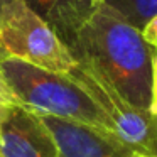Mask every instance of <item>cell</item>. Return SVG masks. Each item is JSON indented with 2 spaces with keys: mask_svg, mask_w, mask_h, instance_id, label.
<instances>
[{
  "mask_svg": "<svg viewBox=\"0 0 157 157\" xmlns=\"http://www.w3.org/2000/svg\"><path fill=\"white\" fill-rule=\"evenodd\" d=\"M69 51L78 63L106 79L128 105L149 112L154 49L139 29L100 2Z\"/></svg>",
  "mask_w": 157,
  "mask_h": 157,
  "instance_id": "cell-1",
  "label": "cell"
},
{
  "mask_svg": "<svg viewBox=\"0 0 157 157\" xmlns=\"http://www.w3.org/2000/svg\"><path fill=\"white\" fill-rule=\"evenodd\" d=\"M12 2H15V0H0V10L4 7H7V5H10Z\"/></svg>",
  "mask_w": 157,
  "mask_h": 157,
  "instance_id": "cell-13",
  "label": "cell"
},
{
  "mask_svg": "<svg viewBox=\"0 0 157 157\" xmlns=\"http://www.w3.org/2000/svg\"><path fill=\"white\" fill-rule=\"evenodd\" d=\"M0 22H2V12H0Z\"/></svg>",
  "mask_w": 157,
  "mask_h": 157,
  "instance_id": "cell-14",
  "label": "cell"
},
{
  "mask_svg": "<svg viewBox=\"0 0 157 157\" xmlns=\"http://www.w3.org/2000/svg\"><path fill=\"white\" fill-rule=\"evenodd\" d=\"M101 4L139 31L157 14V0H101Z\"/></svg>",
  "mask_w": 157,
  "mask_h": 157,
  "instance_id": "cell-8",
  "label": "cell"
},
{
  "mask_svg": "<svg viewBox=\"0 0 157 157\" xmlns=\"http://www.w3.org/2000/svg\"><path fill=\"white\" fill-rule=\"evenodd\" d=\"M0 12V59H19L58 73H69L76 66L69 48L24 0H15Z\"/></svg>",
  "mask_w": 157,
  "mask_h": 157,
  "instance_id": "cell-3",
  "label": "cell"
},
{
  "mask_svg": "<svg viewBox=\"0 0 157 157\" xmlns=\"http://www.w3.org/2000/svg\"><path fill=\"white\" fill-rule=\"evenodd\" d=\"M21 103L17 98H15L14 91L10 90V86L7 85V81L4 79V76L0 75V117L4 115L10 106Z\"/></svg>",
  "mask_w": 157,
  "mask_h": 157,
  "instance_id": "cell-9",
  "label": "cell"
},
{
  "mask_svg": "<svg viewBox=\"0 0 157 157\" xmlns=\"http://www.w3.org/2000/svg\"><path fill=\"white\" fill-rule=\"evenodd\" d=\"M149 113L152 117H157V49L154 51V58H152V85H150Z\"/></svg>",
  "mask_w": 157,
  "mask_h": 157,
  "instance_id": "cell-11",
  "label": "cell"
},
{
  "mask_svg": "<svg viewBox=\"0 0 157 157\" xmlns=\"http://www.w3.org/2000/svg\"><path fill=\"white\" fill-rule=\"evenodd\" d=\"M58 147V157H130L133 150L112 133L51 115H41Z\"/></svg>",
  "mask_w": 157,
  "mask_h": 157,
  "instance_id": "cell-6",
  "label": "cell"
},
{
  "mask_svg": "<svg viewBox=\"0 0 157 157\" xmlns=\"http://www.w3.org/2000/svg\"><path fill=\"white\" fill-rule=\"evenodd\" d=\"M130 157H157V155H152V154H144V152H132Z\"/></svg>",
  "mask_w": 157,
  "mask_h": 157,
  "instance_id": "cell-12",
  "label": "cell"
},
{
  "mask_svg": "<svg viewBox=\"0 0 157 157\" xmlns=\"http://www.w3.org/2000/svg\"><path fill=\"white\" fill-rule=\"evenodd\" d=\"M140 34H142L144 41H145L150 48L157 49V14L154 15L150 21L145 22V25L140 29Z\"/></svg>",
  "mask_w": 157,
  "mask_h": 157,
  "instance_id": "cell-10",
  "label": "cell"
},
{
  "mask_svg": "<svg viewBox=\"0 0 157 157\" xmlns=\"http://www.w3.org/2000/svg\"><path fill=\"white\" fill-rule=\"evenodd\" d=\"M0 75L15 98L39 115L73 120L115 135L108 117L68 73L49 71L19 59L4 58L0 59Z\"/></svg>",
  "mask_w": 157,
  "mask_h": 157,
  "instance_id": "cell-2",
  "label": "cell"
},
{
  "mask_svg": "<svg viewBox=\"0 0 157 157\" xmlns=\"http://www.w3.org/2000/svg\"><path fill=\"white\" fill-rule=\"evenodd\" d=\"M101 0H24V4L48 22L68 48L88 22Z\"/></svg>",
  "mask_w": 157,
  "mask_h": 157,
  "instance_id": "cell-7",
  "label": "cell"
},
{
  "mask_svg": "<svg viewBox=\"0 0 157 157\" xmlns=\"http://www.w3.org/2000/svg\"><path fill=\"white\" fill-rule=\"evenodd\" d=\"M0 157H58V147L41 115L22 103L0 117Z\"/></svg>",
  "mask_w": 157,
  "mask_h": 157,
  "instance_id": "cell-5",
  "label": "cell"
},
{
  "mask_svg": "<svg viewBox=\"0 0 157 157\" xmlns=\"http://www.w3.org/2000/svg\"><path fill=\"white\" fill-rule=\"evenodd\" d=\"M68 75L86 90V93L108 117L117 139L133 152L157 155V117L128 105L106 79L85 63L76 61V66Z\"/></svg>",
  "mask_w": 157,
  "mask_h": 157,
  "instance_id": "cell-4",
  "label": "cell"
}]
</instances>
